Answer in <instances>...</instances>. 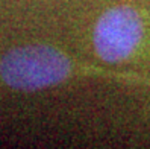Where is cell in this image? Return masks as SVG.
<instances>
[{"instance_id": "6da1fadb", "label": "cell", "mask_w": 150, "mask_h": 149, "mask_svg": "<svg viewBox=\"0 0 150 149\" xmlns=\"http://www.w3.org/2000/svg\"><path fill=\"white\" fill-rule=\"evenodd\" d=\"M70 73V61L58 49L46 44L20 46L0 59V76L20 91H37L62 82Z\"/></svg>"}, {"instance_id": "7a4b0ae2", "label": "cell", "mask_w": 150, "mask_h": 149, "mask_svg": "<svg viewBox=\"0 0 150 149\" xmlns=\"http://www.w3.org/2000/svg\"><path fill=\"white\" fill-rule=\"evenodd\" d=\"M143 38V21L135 9L118 6L105 12L94 29L96 52L106 63L126 59Z\"/></svg>"}]
</instances>
